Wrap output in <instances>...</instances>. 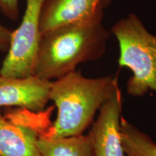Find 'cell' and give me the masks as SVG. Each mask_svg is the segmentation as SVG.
I'll use <instances>...</instances> for the list:
<instances>
[{
	"label": "cell",
	"instance_id": "obj_4",
	"mask_svg": "<svg viewBox=\"0 0 156 156\" xmlns=\"http://www.w3.org/2000/svg\"><path fill=\"white\" fill-rule=\"evenodd\" d=\"M45 0H26L22 21L13 30L0 74L13 77L34 76L41 36V16Z\"/></svg>",
	"mask_w": 156,
	"mask_h": 156
},
{
	"label": "cell",
	"instance_id": "obj_12",
	"mask_svg": "<svg viewBox=\"0 0 156 156\" xmlns=\"http://www.w3.org/2000/svg\"><path fill=\"white\" fill-rule=\"evenodd\" d=\"M13 30L0 23V51L7 52L11 43Z\"/></svg>",
	"mask_w": 156,
	"mask_h": 156
},
{
	"label": "cell",
	"instance_id": "obj_1",
	"mask_svg": "<svg viewBox=\"0 0 156 156\" xmlns=\"http://www.w3.org/2000/svg\"><path fill=\"white\" fill-rule=\"evenodd\" d=\"M118 86L117 75L87 78L76 70L51 81L50 100L57 108V116L41 136L58 138L82 134Z\"/></svg>",
	"mask_w": 156,
	"mask_h": 156
},
{
	"label": "cell",
	"instance_id": "obj_6",
	"mask_svg": "<svg viewBox=\"0 0 156 156\" xmlns=\"http://www.w3.org/2000/svg\"><path fill=\"white\" fill-rule=\"evenodd\" d=\"M99 111L88 134L94 156H126L120 136L122 95L119 86Z\"/></svg>",
	"mask_w": 156,
	"mask_h": 156
},
{
	"label": "cell",
	"instance_id": "obj_5",
	"mask_svg": "<svg viewBox=\"0 0 156 156\" xmlns=\"http://www.w3.org/2000/svg\"><path fill=\"white\" fill-rule=\"evenodd\" d=\"M112 0H45L41 16V34L58 27L102 22Z\"/></svg>",
	"mask_w": 156,
	"mask_h": 156
},
{
	"label": "cell",
	"instance_id": "obj_2",
	"mask_svg": "<svg viewBox=\"0 0 156 156\" xmlns=\"http://www.w3.org/2000/svg\"><path fill=\"white\" fill-rule=\"evenodd\" d=\"M109 36L102 22L64 25L41 34L34 75L53 81L75 71L80 64L98 59Z\"/></svg>",
	"mask_w": 156,
	"mask_h": 156
},
{
	"label": "cell",
	"instance_id": "obj_10",
	"mask_svg": "<svg viewBox=\"0 0 156 156\" xmlns=\"http://www.w3.org/2000/svg\"><path fill=\"white\" fill-rule=\"evenodd\" d=\"M120 136L126 156H156V142L123 117L120 122Z\"/></svg>",
	"mask_w": 156,
	"mask_h": 156
},
{
	"label": "cell",
	"instance_id": "obj_11",
	"mask_svg": "<svg viewBox=\"0 0 156 156\" xmlns=\"http://www.w3.org/2000/svg\"><path fill=\"white\" fill-rule=\"evenodd\" d=\"M0 11L11 20H16L19 17V0H0Z\"/></svg>",
	"mask_w": 156,
	"mask_h": 156
},
{
	"label": "cell",
	"instance_id": "obj_8",
	"mask_svg": "<svg viewBox=\"0 0 156 156\" xmlns=\"http://www.w3.org/2000/svg\"><path fill=\"white\" fill-rule=\"evenodd\" d=\"M13 122L0 110V156H41L37 142L45 132L44 118L36 122Z\"/></svg>",
	"mask_w": 156,
	"mask_h": 156
},
{
	"label": "cell",
	"instance_id": "obj_9",
	"mask_svg": "<svg viewBox=\"0 0 156 156\" xmlns=\"http://www.w3.org/2000/svg\"><path fill=\"white\" fill-rule=\"evenodd\" d=\"M37 145L41 156H94L88 134L58 138L40 136Z\"/></svg>",
	"mask_w": 156,
	"mask_h": 156
},
{
	"label": "cell",
	"instance_id": "obj_7",
	"mask_svg": "<svg viewBox=\"0 0 156 156\" xmlns=\"http://www.w3.org/2000/svg\"><path fill=\"white\" fill-rule=\"evenodd\" d=\"M51 81L36 76L13 77L0 74V108L18 107L41 112L50 101Z\"/></svg>",
	"mask_w": 156,
	"mask_h": 156
},
{
	"label": "cell",
	"instance_id": "obj_3",
	"mask_svg": "<svg viewBox=\"0 0 156 156\" xmlns=\"http://www.w3.org/2000/svg\"><path fill=\"white\" fill-rule=\"evenodd\" d=\"M111 31L119 45V67L132 72L126 83L128 94L140 97L150 90L156 93L155 35L133 13L119 20Z\"/></svg>",
	"mask_w": 156,
	"mask_h": 156
}]
</instances>
